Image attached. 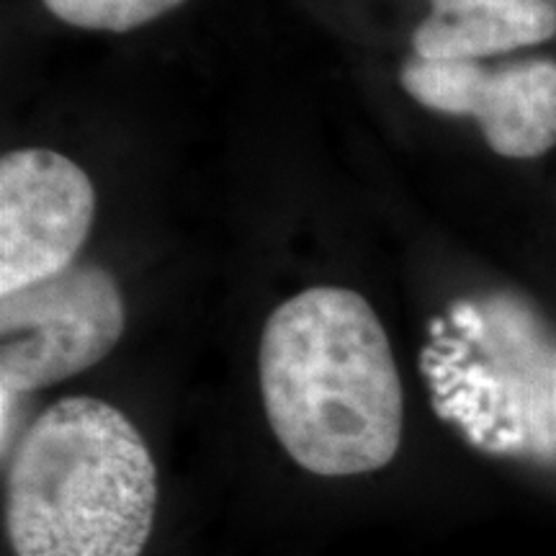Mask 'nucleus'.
Returning <instances> with one entry per match:
<instances>
[{
	"label": "nucleus",
	"mask_w": 556,
	"mask_h": 556,
	"mask_svg": "<svg viewBox=\"0 0 556 556\" xmlns=\"http://www.w3.org/2000/svg\"><path fill=\"white\" fill-rule=\"evenodd\" d=\"M441 415L477 446L556 462V340L497 330L467 366L438 368Z\"/></svg>",
	"instance_id": "4"
},
{
	"label": "nucleus",
	"mask_w": 556,
	"mask_h": 556,
	"mask_svg": "<svg viewBox=\"0 0 556 556\" xmlns=\"http://www.w3.org/2000/svg\"><path fill=\"white\" fill-rule=\"evenodd\" d=\"M127 309L116 278L93 263L0 296L3 397L60 384L96 366L124 336Z\"/></svg>",
	"instance_id": "3"
},
{
	"label": "nucleus",
	"mask_w": 556,
	"mask_h": 556,
	"mask_svg": "<svg viewBox=\"0 0 556 556\" xmlns=\"http://www.w3.org/2000/svg\"><path fill=\"white\" fill-rule=\"evenodd\" d=\"M186 0H45L47 11L70 26L124 34L150 24Z\"/></svg>",
	"instance_id": "8"
},
{
	"label": "nucleus",
	"mask_w": 556,
	"mask_h": 556,
	"mask_svg": "<svg viewBox=\"0 0 556 556\" xmlns=\"http://www.w3.org/2000/svg\"><path fill=\"white\" fill-rule=\"evenodd\" d=\"M157 510V469L119 407L65 397L21 435L5 528L16 556H142Z\"/></svg>",
	"instance_id": "2"
},
{
	"label": "nucleus",
	"mask_w": 556,
	"mask_h": 556,
	"mask_svg": "<svg viewBox=\"0 0 556 556\" xmlns=\"http://www.w3.org/2000/svg\"><path fill=\"white\" fill-rule=\"evenodd\" d=\"M270 430L302 469L356 477L397 456L405 394L381 319L364 296L312 287L270 312L258 351Z\"/></svg>",
	"instance_id": "1"
},
{
	"label": "nucleus",
	"mask_w": 556,
	"mask_h": 556,
	"mask_svg": "<svg viewBox=\"0 0 556 556\" xmlns=\"http://www.w3.org/2000/svg\"><path fill=\"white\" fill-rule=\"evenodd\" d=\"M556 37V0H430L413 34L422 60H486Z\"/></svg>",
	"instance_id": "7"
},
{
	"label": "nucleus",
	"mask_w": 556,
	"mask_h": 556,
	"mask_svg": "<svg viewBox=\"0 0 556 556\" xmlns=\"http://www.w3.org/2000/svg\"><path fill=\"white\" fill-rule=\"evenodd\" d=\"M400 80L420 106L475 119L497 155L533 160L556 144V60L528 58L492 67L482 60L415 54Z\"/></svg>",
	"instance_id": "6"
},
{
	"label": "nucleus",
	"mask_w": 556,
	"mask_h": 556,
	"mask_svg": "<svg viewBox=\"0 0 556 556\" xmlns=\"http://www.w3.org/2000/svg\"><path fill=\"white\" fill-rule=\"evenodd\" d=\"M96 217V191L78 163L54 150L0 160V296L62 274Z\"/></svg>",
	"instance_id": "5"
}]
</instances>
